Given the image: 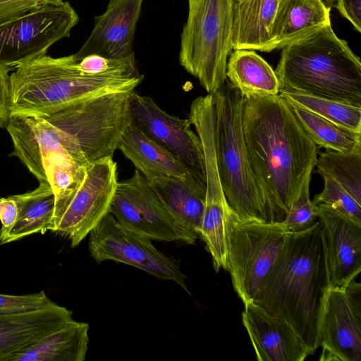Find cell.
<instances>
[{
  "instance_id": "6",
  "label": "cell",
  "mask_w": 361,
  "mask_h": 361,
  "mask_svg": "<svg viewBox=\"0 0 361 361\" xmlns=\"http://www.w3.org/2000/svg\"><path fill=\"white\" fill-rule=\"evenodd\" d=\"M132 92L104 94L41 116L49 123L56 148L81 165L113 157L130 122Z\"/></svg>"
},
{
  "instance_id": "17",
  "label": "cell",
  "mask_w": 361,
  "mask_h": 361,
  "mask_svg": "<svg viewBox=\"0 0 361 361\" xmlns=\"http://www.w3.org/2000/svg\"><path fill=\"white\" fill-rule=\"evenodd\" d=\"M243 324L259 361H303L310 355L292 326L262 307L244 304Z\"/></svg>"
},
{
  "instance_id": "9",
  "label": "cell",
  "mask_w": 361,
  "mask_h": 361,
  "mask_svg": "<svg viewBox=\"0 0 361 361\" xmlns=\"http://www.w3.org/2000/svg\"><path fill=\"white\" fill-rule=\"evenodd\" d=\"M79 17L68 1L47 5L0 23V65L9 69L44 56L70 35Z\"/></svg>"
},
{
  "instance_id": "29",
  "label": "cell",
  "mask_w": 361,
  "mask_h": 361,
  "mask_svg": "<svg viewBox=\"0 0 361 361\" xmlns=\"http://www.w3.org/2000/svg\"><path fill=\"white\" fill-rule=\"evenodd\" d=\"M85 165L78 164L66 153L54 154L47 159L44 171L54 194L55 203L79 186L85 176Z\"/></svg>"
},
{
  "instance_id": "10",
  "label": "cell",
  "mask_w": 361,
  "mask_h": 361,
  "mask_svg": "<svg viewBox=\"0 0 361 361\" xmlns=\"http://www.w3.org/2000/svg\"><path fill=\"white\" fill-rule=\"evenodd\" d=\"M117 166L111 157L85 165L84 178L71 194L54 204V233L78 246L109 212L116 186Z\"/></svg>"
},
{
  "instance_id": "38",
  "label": "cell",
  "mask_w": 361,
  "mask_h": 361,
  "mask_svg": "<svg viewBox=\"0 0 361 361\" xmlns=\"http://www.w3.org/2000/svg\"><path fill=\"white\" fill-rule=\"evenodd\" d=\"M240 1V0H234V1Z\"/></svg>"
},
{
  "instance_id": "28",
  "label": "cell",
  "mask_w": 361,
  "mask_h": 361,
  "mask_svg": "<svg viewBox=\"0 0 361 361\" xmlns=\"http://www.w3.org/2000/svg\"><path fill=\"white\" fill-rule=\"evenodd\" d=\"M315 167L321 176L335 179L361 204V145L348 152L326 149L317 157Z\"/></svg>"
},
{
  "instance_id": "8",
  "label": "cell",
  "mask_w": 361,
  "mask_h": 361,
  "mask_svg": "<svg viewBox=\"0 0 361 361\" xmlns=\"http://www.w3.org/2000/svg\"><path fill=\"white\" fill-rule=\"evenodd\" d=\"M290 234L281 223L234 221L227 271L244 304L253 302L260 284L283 252Z\"/></svg>"
},
{
  "instance_id": "1",
  "label": "cell",
  "mask_w": 361,
  "mask_h": 361,
  "mask_svg": "<svg viewBox=\"0 0 361 361\" xmlns=\"http://www.w3.org/2000/svg\"><path fill=\"white\" fill-rule=\"evenodd\" d=\"M242 128L255 180L281 223L310 187L318 147L279 94L243 97Z\"/></svg>"
},
{
  "instance_id": "32",
  "label": "cell",
  "mask_w": 361,
  "mask_h": 361,
  "mask_svg": "<svg viewBox=\"0 0 361 361\" xmlns=\"http://www.w3.org/2000/svg\"><path fill=\"white\" fill-rule=\"evenodd\" d=\"M75 66L80 72L87 75L102 74L111 71L139 73L134 56L126 59H110L92 54L75 61Z\"/></svg>"
},
{
  "instance_id": "22",
  "label": "cell",
  "mask_w": 361,
  "mask_h": 361,
  "mask_svg": "<svg viewBox=\"0 0 361 361\" xmlns=\"http://www.w3.org/2000/svg\"><path fill=\"white\" fill-rule=\"evenodd\" d=\"M117 149L134 164L147 181L165 177L185 178L190 174L170 153L130 122L120 137Z\"/></svg>"
},
{
  "instance_id": "31",
  "label": "cell",
  "mask_w": 361,
  "mask_h": 361,
  "mask_svg": "<svg viewBox=\"0 0 361 361\" xmlns=\"http://www.w3.org/2000/svg\"><path fill=\"white\" fill-rule=\"evenodd\" d=\"M317 205L310 197V187L305 188L295 202L288 211L284 220L281 222L290 233L309 229L317 221Z\"/></svg>"
},
{
  "instance_id": "7",
  "label": "cell",
  "mask_w": 361,
  "mask_h": 361,
  "mask_svg": "<svg viewBox=\"0 0 361 361\" xmlns=\"http://www.w3.org/2000/svg\"><path fill=\"white\" fill-rule=\"evenodd\" d=\"M188 1L179 62L208 94H213L227 80L226 64L233 50L234 0Z\"/></svg>"
},
{
  "instance_id": "23",
  "label": "cell",
  "mask_w": 361,
  "mask_h": 361,
  "mask_svg": "<svg viewBox=\"0 0 361 361\" xmlns=\"http://www.w3.org/2000/svg\"><path fill=\"white\" fill-rule=\"evenodd\" d=\"M89 325L71 319L9 359V361H83Z\"/></svg>"
},
{
  "instance_id": "24",
  "label": "cell",
  "mask_w": 361,
  "mask_h": 361,
  "mask_svg": "<svg viewBox=\"0 0 361 361\" xmlns=\"http://www.w3.org/2000/svg\"><path fill=\"white\" fill-rule=\"evenodd\" d=\"M11 196L17 204L18 216L10 231L0 238V245L32 234L54 231L55 198L48 181L39 182V185L32 191Z\"/></svg>"
},
{
  "instance_id": "12",
  "label": "cell",
  "mask_w": 361,
  "mask_h": 361,
  "mask_svg": "<svg viewBox=\"0 0 361 361\" xmlns=\"http://www.w3.org/2000/svg\"><path fill=\"white\" fill-rule=\"evenodd\" d=\"M152 240L121 226L108 212L90 233V256L99 264L112 260L135 267L189 293L178 262L158 250Z\"/></svg>"
},
{
  "instance_id": "2",
  "label": "cell",
  "mask_w": 361,
  "mask_h": 361,
  "mask_svg": "<svg viewBox=\"0 0 361 361\" xmlns=\"http://www.w3.org/2000/svg\"><path fill=\"white\" fill-rule=\"evenodd\" d=\"M329 286L322 228L317 221L309 229L290 234L253 302L287 322L311 355L320 347L319 322Z\"/></svg>"
},
{
  "instance_id": "25",
  "label": "cell",
  "mask_w": 361,
  "mask_h": 361,
  "mask_svg": "<svg viewBox=\"0 0 361 361\" xmlns=\"http://www.w3.org/2000/svg\"><path fill=\"white\" fill-rule=\"evenodd\" d=\"M228 81L243 97L279 94L280 83L275 71L254 50L235 49L226 64Z\"/></svg>"
},
{
  "instance_id": "11",
  "label": "cell",
  "mask_w": 361,
  "mask_h": 361,
  "mask_svg": "<svg viewBox=\"0 0 361 361\" xmlns=\"http://www.w3.org/2000/svg\"><path fill=\"white\" fill-rule=\"evenodd\" d=\"M109 212L123 228L150 240L194 244L198 238L176 222L137 169L130 178L118 181Z\"/></svg>"
},
{
  "instance_id": "18",
  "label": "cell",
  "mask_w": 361,
  "mask_h": 361,
  "mask_svg": "<svg viewBox=\"0 0 361 361\" xmlns=\"http://www.w3.org/2000/svg\"><path fill=\"white\" fill-rule=\"evenodd\" d=\"M71 319L72 312L54 302L35 311L0 314V361H9L14 355Z\"/></svg>"
},
{
  "instance_id": "30",
  "label": "cell",
  "mask_w": 361,
  "mask_h": 361,
  "mask_svg": "<svg viewBox=\"0 0 361 361\" xmlns=\"http://www.w3.org/2000/svg\"><path fill=\"white\" fill-rule=\"evenodd\" d=\"M324 188L314 196L315 204H324L340 212L352 220L361 224V204L335 179L328 176H322Z\"/></svg>"
},
{
  "instance_id": "13",
  "label": "cell",
  "mask_w": 361,
  "mask_h": 361,
  "mask_svg": "<svg viewBox=\"0 0 361 361\" xmlns=\"http://www.w3.org/2000/svg\"><path fill=\"white\" fill-rule=\"evenodd\" d=\"M130 123L176 158L196 178L206 183L203 147L188 118L162 110L148 96L133 90L129 102Z\"/></svg>"
},
{
  "instance_id": "4",
  "label": "cell",
  "mask_w": 361,
  "mask_h": 361,
  "mask_svg": "<svg viewBox=\"0 0 361 361\" xmlns=\"http://www.w3.org/2000/svg\"><path fill=\"white\" fill-rule=\"evenodd\" d=\"M281 49L275 71L280 90L361 106L360 59L331 24Z\"/></svg>"
},
{
  "instance_id": "27",
  "label": "cell",
  "mask_w": 361,
  "mask_h": 361,
  "mask_svg": "<svg viewBox=\"0 0 361 361\" xmlns=\"http://www.w3.org/2000/svg\"><path fill=\"white\" fill-rule=\"evenodd\" d=\"M279 95L290 104L311 111L350 131L361 133V106L295 90H280Z\"/></svg>"
},
{
  "instance_id": "15",
  "label": "cell",
  "mask_w": 361,
  "mask_h": 361,
  "mask_svg": "<svg viewBox=\"0 0 361 361\" xmlns=\"http://www.w3.org/2000/svg\"><path fill=\"white\" fill-rule=\"evenodd\" d=\"M329 286H344L361 271V224L329 205L317 204Z\"/></svg>"
},
{
  "instance_id": "35",
  "label": "cell",
  "mask_w": 361,
  "mask_h": 361,
  "mask_svg": "<svg viewBox=\"0 0 361 361\" xmlns=\"http://www.w3.org/2000/svg\"><path fill=\"white\" fill-rule=\"evenodd\" d=\"M18 207L11 196L0 197V238L6 235L14 225L18 216Z\"/></svg>"
},
{
  "instance_id": "20",
  "label": "cell",
  "mask_w": 361,
  "mask_h": 361,
  "mask_svg": "<svg viewBox=\"0 0 361 361\" xmlns=\"http://www.w3.org/2000/svg\"><path fill=\"white\" fill-rule=\"evenodd\" d=\"M329 24L330 7L323 0H279L270 51L281 49Z\"/></svg>"
},
{
  "instance_id": "33",
  "label": "cell",
  "mask_w": 361,
  "mask_h": 361,
  "mask_svg": "<svg viewBox=\"0 0 361 361\" xmlns=\"http://www.w3.org/2000/svg\"><path fill=\"white\" fill-rule=\"evenodd\" d=\"M52 302L44 290L23 295L0 293V314H16L35 311L47 307Z\"/></svg>"
},
{
  "instance_id": "37",
  "label": "cell",
  "mask_w": 361,
  "mask_h": 361,
  "mask_svg": "<svg viewBox=\"0 0 361 361\" xmlns=\"http://www.w3.org/2000/svg\"><path fill=\"white\" fill-rule=\"evenodd\" d=\"M8 68L0 65V127L6 126L9 118L8 111Z\"/></svg>"
},
{
  "instance_id": "16",
  "label": "cell",
  "mask_w": 361,
  "mask_h": 361,
  "mask_svg": "<svg viewBox=\"0 0 361 361\" xmlns=\"http://www.w3.org/2000/svg\"><path fill=\"white\" fill-rule=\"evenodd\" d=\"M143 0H110L106 11L94 18L93 29L75 61L96 54L110 59L134 56L133 43Z\"/></svg>"
},
{
  "instance_id": "36",
  "label": "cell",
  "mask_w": 361,
  "mask_h": 361,
  "mask_svg": "<svg viewBox=\"0 0 361 361\" xmlns=\"http://www.w3.org/2000/svg\"><path fill=\"white\" fill-rule=\"evenodd\" d=\"M337 10L358 32H361V0H337Z\"/></svg>"
},
{
  "instance_id": "34",
  "label": "cell",
  "mask_w": 361,
  "mask_h": 361,
  "mask_svg": "<svg viewBox=\"0 0 361 361\" xmlns=\"http://www.w3.org/2000/svg\"><path fill=\"white\" fill-rule=\"evenodd\" d=\"M63 0H0V23L47 5H59Z\"/></svg>"
},
{
  "instance_id": "3",
  "label": "cell",
  "mask_w": 361,
  "mask_h": 361,
  "mask_svg": "<svg viewBox=\"0 0 361 361\" xmlns=\"http://www.w3.org/2000/svg\"><path fill=\"white\" fill-rule=\"evenodd\" d=\"M15 70L8 80L9 116H46L97 97L133 91L144 78L125 71L85 74L72 55H45Z\"/></svg>"
},
{
  "instance_id": "26",
  "label": "cell",
  "mask_w": 361,
  "mask_h": 361,
  "mask_svg": "<svg viewBox=\"0 0 361 361\" xmlns=\"http://www.w3.org/2000/svg\"><path fill=\"white\" fill-rule=\"evenodd\" d=\"M289 104L306 134L318 147L348 152L361 145V133L342 128L297 105Z\"/></svg>"
},
{
  "instance_id": "14",
  "label": "cell",
  "mask_w": 361,
  "mask_h": 361,
  "mask_svg": "<svg viewBox=\"0 0 361 361\" xmlns=\"http://www.w3.org/2000/svg\"><path fill=\"white\" fill-rule=\"evenodd\" d=\"M320 360L361 361V284L329 286L319 327Z\"/></svg>"
},
{
  "instance_id": "5",
  "label": "cell",
  "mask_w": 361,
  "mask_h": 361,
  "mask_svg": "<svg viewBox=\"0 0 361 361\" xmlns=\"http://www.w3.org/2000/svg\"><path fill=\"white\" fill-rule=\"evenodd\" d=\"M212 95L216 163L227 202L240 221L275 223L249 162L242 128L243 96L228 80Z\"/></svg>"
},
{
  "instance_id": "21",
  "label": "cell",
  "mask_w": 361,
  "mask_h": 361,
  "mask_svg": "<svg viewBox=\"0 0 361 361\" xmlns=\"http://www.w3.org/2000/svg\"><path fill=\"white\" fill-rule=\"evenodd\" d=\"M279 0L234 1L233 49L270 52L271 32Z\"/></svg>"
},
{
  "instance_id": "19",
  "label": "cell",
  "mask_w": 361,
  "mask_h": 361,
  "mask_svg": "<svg viewBox=\"0 0 361 361\" xmlns=\"http://www.w3.org/2000/svg\"><path fill=\"white\" fill-rule=\"evenodd\" d=\"M176 222L199 238L206 200V183L192 174L148 181Z\"/></svg>"
}]
</instances>
